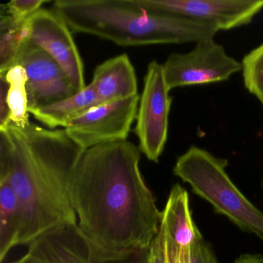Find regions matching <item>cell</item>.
I'll list each match as a JSON object with an SVG mask.
<instances>
[{
  "instance_id": "cell-7",
  "label": "cell",
  "mask_w": 263,
  "mask_h": 263,
  "mask_svg": "<svg viewBox=\"0 0 263 263\" xmlns=\"http://www.w3.org/2000/svg\"><path fill=\"white\" fill-rule=\"evenodd\" d=\"M170 91L162 64L152 61L144 77L135 133L139 140L140 151L153 162H158L167 142L172 102Z\"/></svg>"
},
{
  "instance_id": "cell-17",
  "label": "cell",
  "mask_w": 263,
  "mask_h": 263,
  "mask_svg": "<svg viewBox=\"0 0 263 263\" xmlns=\"http://www.w3.org/2000/svg\"><path fill=\"white\" fill-rule=\"evenodd\" d=\"M6 79L10 85L8 104L11 111V124L24 127L29 121L27 75L24 67L16 65L6 72Z\"/></svg>"
},
{
  "instance_id": "cell-20",
  "label": "cell",
  "mask_w": 263,
  "mask_h": 263,
  "mask_svg": "<svg viewBox=\"0 0 263 263\" xmlns=\"http://www.w3.org/2000/svg\"><path fill=\"white\" fill-rule=\"evenodd\" d=\"M187 263H218L210 246L203 239L191 246L187 250Z\"/></svg>"
},
{
  "instance_id": "cell-1",
  "label": "cell",
  "mask_w": 263,
  "mask_h": 263,
  "mask_svg": "<svg viewBox=\"0 0 263 263\" xmlns=\"http://www.w3.org/2000/svg\"><path fill=\"white\" fill-rule=\"evenodd\" d=\"M141 151L130 141L84 151L72 177L70 201L78 226L100 246L115 251L148 249L162 212L141 175Z\"/></svg>"
},
{
  "instance_id": "cell-16",
  "label": "cell",
  "mask_w": 263,
  "mask_h": 263,
  "mask_svg": "<svg viewBox=\"0 0 263 263\" xmlns=\"http://www.w3.org/2000/svg\"><path fill=\"white\" fill-rule=\"evenodd\" d=\"M28 41L27 22L18 23L1 11L0 21V73L16 66L18 55Z\"/></svg>"
},
{
  "instance_id": "cell-2",
  "label": "cell",
  "mask_w": 263,
  "mask_h": 263,
  "mask_svg": "<svg viewBox=\"0 0 263 263\" xmlns=\"http://www.w3.org/2000/svg\"><path fill=\"white\" fill-rule=\"evenodd\" d=\"M84 152L64 129H46L30 122L0 130V177L8 178L24 218L20 245L78 224L70 187Z\"/></svg>"
},
{
  "instance_id": "cell-13",
  "label": "cell",
  "mask_w": 263,
  "mask_h": 263,
  "mask_svg": "<svg viewBox=\"0 0 263 263\" xmlns=\"http://www.w3.org/2000/svg\"><path fill=\"white\" fill-rule=\"evenodd\" d=\"M90 84L95 89L100 104L138 95L136 73L126 53L110 58L98 66Z\"/></svg>"
},
{
  "instance_id": "cell-3",
  "label": "cell",
  "mask_w": 263,
  "mask_h": 263,
  "mask_svg": "<svg viewBox=\"0 0 263 263\" xmlns=\"http://www.w3.org/2000/svg\"><path fill=\"white\" fill-rule=\"evenodd\" d=\"M53 10L70 30L123 47L196 44L220 31L212 24L152 13L136 0H57Z\"/></svg>"
},
{
  "instance_id": "cell-23",
  "label": "cell",
  "mask_w": 263,
  "mask_h": 263,
  "mask_svg": "<svg viewBox=\"0 0 263 263\" xmlns=\"http://www.w3.org/2000/svg\"><path fill=\"white\" fill-rule=\"evenodd\" d=\"M233 263H263V255L245 254L238 257Z\"/></svg>"
},
{
  "instance_id": "cell-12",
  "label": "cell",
  "mask_w": 263,
  "mask_h": 263,
  "mask_svg": "<svg viewBox=\"0 0 263 263\" xmlns=\"http://www.w3.org/2000/svg\"><path fill=\"white\" fill-rule=\"evenodd\" d=\"M160 230L164 234L170 263L183 250L202 239L192 220L187 192L179 184L172 187L162 212Z\"/></svg>"
},
{
  "instance_id": "cell-8",
  "label": "cell",
  "mask_w": 263,
  "mask_h": 263,
  "mask_svg": "<svg viewBox=\"0 0 263 263\" xmlns=\"http://www.w3.org/2000/svg\"><path fill=\"white\" fill-rule=\"evenodd\" d=\"M152 13L186 18L228 30L249 24L263 10V0H136Z\"/></svg>"
},
{
  "instance_id": "cell-22",
  "label": "cell",
  "mask_w": 263,
  "mask_h": 263,
  "mask_svg": "<svg viewBox=\"0 0 263 263\" xmlns=\"http://www.w3.org/2000/svg\"><path fill=\"white\" fill-rule=\"evenodd\" d=\"M147 263H170L167 255L165 238L160 229L149 247Z\"/></svg>"
},
{
  "instance_id": "cell-14",
  "label": "cell",
  "mask_w": 263,
  "mask_h": 263,
  "mask_svg": "<svg viewBox=\"0 0 263 263\" xmlns=\"http://www.w3.org/2000/svg\"><path fill=\"white\" fill-rule=\"evenodd\" d=\"M100 105L95 89L91 84L76 95L50 105L32 109L29 113L50 129L66 127L75 118Z\"/></svg>"
},
{
  "instance_id": "cell-5",
  "label": "cell",
  "mask_w": 263,
  "mask_h": 263,
  "mask_svg": "<svg viewBox=\"0 0 263 263\" xmlns=\"http://www.w3.org/2000/svg\"><path fill=\"white\" fill-rule=\"evenodd\" d=\"M28 253L46 263H147L148 249L115 251L87 237L78 224L44 234L29 245Z\"/></svg>"
},
{
  "instance_id": "cell-4",
  "label": "cell",
  "mask_w": 263,
  "mask_h": 263,
  "mask_svg": "<svg viewBox=\"0 0 263 263\" xmlns=\"http://www.w3.org/2000/svg\"><path fill=\"white\" fill-rule=\"evenodd\" d=\"M227 159L192 146L177 160L175 175L245 232L263 241V212L240 192L226 172Z\"/></svg>"
},
{
  "instance_id": "cell-26",
  "label": "cell",
  "mask_w": 263,
  "mask_h": 263,
  "mask_svg": "<svg viewBox=\"0 0 263 263\" xmlns=\"http://www.w3.org/2000/svg\"><path fill=\"white\" fill-rule=\"evenodd\" d=\"M262 187H263V178H262Z\"/></svg>"
},
{
  "instance_id": "cell-21",
  "label": "cell",
  "mask_w": 263,
  "mask_h": 263,
  "mask_svg": "<svg viewBox=\"0 0 263 263\" xmlns=\"http://www.w3.org/2000/svg\"><path fill=\"white\" fill-rule=\"evenodd\" d=\"M10 88L6 79V73H0V130L6 129L11 124V111L8 104Z\"/></svg>"
},
{
  "instance_id": "cell-24",
  "label": "cell",
  "mask_w": 263,
  "mask_h": 263,
  "mask_svg": "<svg viewBox=\"0 0 263 263\" xmlns=\"http://www.w3.org/2000/svg\"><path fill=\"white\" fill-rule=\"evenodd\" d=\"M10 263H46L44 262L43 260L41 258H37V257L34 256V255H31V254L27 252L25 255L22 257V258H19V259L16 260V261H12Z\"/></svg>"
},
{
  "instance_id": "cell-25",
  "label": "cell",
  "mask_w": 263,
  "mask_h": 263,
  "mask_svg": "<svg viewBox=\"0 0 263 263\" xmlns=\"http://www.w3.org/2000/svg\"><path fill=\"white\" fill-rule=\"evenodd\" d=\"M187 250L189 249L180 252L172 263H187Z\"/></svg>"
},
{
  "instance_id": "cell-19",
  "label": "cell",
  "mask_w": 263,
  "mask_h": 263,
  "mask_svg": "<svg viewBox=\"0 0 263 263\" xmlns=\"http://www.w3.org/2000/svg\"><path fill=\"white\" fill-rule=\"evenodd\" d=\"M46 3L47 1L44 0H13L1 5V11L7 13L13 21L24 24L42 9Z\"/></svg>"
},
{
  "instance_id": "cell-10",
  "label": "cell",
  "mask_w": 263,
  "mask_h": 263,
  "mask_svg": "<svg viewBox=\"0 0 263 263\" xmlns=\"http://www.w3.org/2000/svg\"><path fill=\"white\" fill-rule=\"evenodd\" d=\"M28 41L50 54L67 73L77 91L85 88L84 64L65 21L53 10L41 9L28 21Z\"/></svg>"
},
{
  "instance_id": "cell-6",
  "label": "cell",
  "mask_w": 263,
  "mask_h": 263,
  "mask_svg": "<svg viewBox=\"0 0 263 263\" xmlns=\"http://www.w3.org/2000/svg\"><path fill=\"white\" fill-rule=\"evenodd\" d=\"M162 67L170 90L222 82L242 70L241 63L229 56L223 46L214 39L196 43L187 53H171Z\"/></svg>"
},
{
  "instance_id": "cell-18",
  "label": "cell",
  "mask_w": 263,
  "mask_h": 263,
  "mask_svg": "<svg viewBox=\"0 0 263 263\" xmlns=\"http://www.w3.org/2000/svg\"><path fill=\"white\" fill-rule=\"evenodd\" d=\"M241 66L246 89L263 106V43L243 58Z\"/></svg>"
},
{
  "instance_id": "cell-15",
  "label": "cell",
  "mask_w": 263,
  "mask_h": 263,
  "mask_svg": "<svg viewBox=\"0 0 263 263\" xmlns=\"http://www.w3.org/2000/svg\"><path fill=\"white\" fill-rule=\"evenodd\" d=\"M22 209L8 178L0 177V261L21 242Z\"/></svg>"
},
{
  "instance_id": "cell-11",
  "label": "cell",
  "mask_w": 263,
  "mask_h": 263,
  "mask_svg": "<svg viewBox=\"0 0 263 263\" xmlns=\"http://www.w3.org/2000/svg\"><path fill=\"white\" fill-rule=\"evenodd\" d=\"M16 65L27 75L29 110L50 105L78 93L61 66L40 47L24 43Z\"/></svg>"
},
{
  "instance_id": "cell-9",
  "label": "cell",
  "mask_w": 263,
  "mask_h": 263,
  "mask_svg": "<svg viewBox=\"0 0 263 263\" xmlns=\"http://www.w3.org/2000/svg\"><path fill=\"white\" fill-rule=\"evenodd\" d=\"M139 96L100 104L75 118L64 128L83 150L126 141L138 114Z\"/></svg>"
}]
</instances>
